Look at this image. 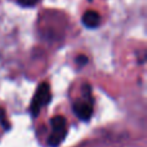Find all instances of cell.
I'll use <instances>...</instances> for the list:
<instances>
[{"mask_svg": "<svg viewBox=\"0 0 147 147\" xmlns=\"http://www.w3.org/2000/svg\"><path fill=\"white\" fill-rule=\"evenodd\" d=\"M76 62H78L79 65H85L86 62H88V58H86L85 56H79L78 58H76Z\"/></svg>", "mask_w": 147, "mask_h": 147, "instance_id": "cell-5", "label": "cell"}, {"mask_svg": "<svg viewBox=\"0 0 147 147\" xmlns=\"http://www.w3.org/2000/svg\"><path fill=\"white\" fill-rule=\"evenodd\" d=\"M0 120H1V111H0Z\"/></svg>", "mask_w": 147, "mask_h": 147, "instance_id": "cell-6", "label": "cell"}, {"mask_svg": "<svg viewBox=\"0 0 147 147\" xmlns=\"http://www.w3.org/2000/svg\"><path fill=\"white\" fill-rule=\"evenodd\" d=\"M66 136V121L61 116H57L52 120V133L49 136V145L57 146L62 142Z\"/></svg>", "mask_w": 147, "mask_h": 147, "instance_id": "cell-1", "label": "cell"}, {"mask_svg": "<svg viewBox=\"0 0 147 147\" xmlns=\"http://www.w3.org/2000/svg\"><path fill=\"white\" fill-rule=\"evenodd\" d=\"M39 1H40V0H17V3L20 5H22V7H34V5H36Z\"/></svg>", "mask_w": 147, "mask_h": 147, "instance_id": "cell-4", "label": "cell"}, {"mask_svg": "<svg viewBox=\"0 0 147 147\" xmlns=\"http://www.w3.org/2000/svg\"><path fill=\"white\" fill-rule=\"evenodd\" d=\"M74 111L80 119L88 120L93 114V102L90 98H83L79 99L75 105H74Z\"/></svg>", "mask_w": 147, "mask_h": 147, "instance_id": "cell-2", "label": "cell"}, {"mask_svg": "<svg viewBox=\"0 0 147 147\" xmlns=\"http://www.w3.org/2000/svg\"><path fill=\"white\" fill-rule=\"evenodd\" d=\"M81 22L88 28H96L101 25V16L96 10H86L81 17Z\"/></svg>", "mask_w": 147, "mask_h": 147, "instance_id": "cell-3", "label": "cell"}]
</instances>
